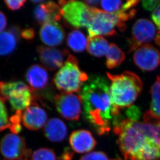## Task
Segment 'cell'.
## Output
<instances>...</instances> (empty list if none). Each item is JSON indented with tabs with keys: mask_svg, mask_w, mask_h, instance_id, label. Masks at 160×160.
Listing matches in <instances>:
<instances>
[{
	"mask_svg": "<svg viewBox=\"0 0 160 160\" xmlns=\"http://www.w3.org/2000/svg\"><path fill=\"white\" fill-rule=\"evenodd\" d=\"M84 116L99 135L106 134L122 118L120 108L112 103L107 81L93 76L83 85L81 92Z\"/></svg>",
	"mask_w": 160,
	"mask_h": 160,
	"instance_id": "obj_1",
	"label": "cell"
},
{
	"mask_svg": "<svg viewBox=\"0 0 160 160\" xmlns=\"http://www.w3.org/2000/svg\"><path fill=\"white\" fill-rule=\"evenodd\" d=\"M139 121L122 119L113 127L118 136V145L125 160H139L149 139L142 131Z\"/></svg>",
	"mask_w": 160,
	"mask_h": 160,
	"instance_id": "obj_2",
	"label": "cell"
},
{
	"mask_svg": "<svg viewBox=\"0 0 160 160\" xmlns=\"http://www.w3.org/2000/svg\"><path fill=\"white\" fill-rule=\"evenodd\" d=\"M110 80L109 88L112 103L119 108L132 106L143 88L141 78L132 72L125 71L120 75L107 73Z\"/></svg>",
	"mask_w": 160,
	"mask_h": 160,
	"instance_id": "obj_3",
	"label": "cell"
},
{
	"mask_svg": "<svg viewBox=\"0 0 160 160\" xmlns=\"http://www.w3.org/2000/svg\"><path fill=\"white\" fill-rule=\"evenodd\" d=\"M88 79V75L80 70L77 59L69 54L64 65L55 75L53 82L62 93H73L80 92L83 83Z\"/></svg>",
	"mask_w": 160,
	"mask_h": 160,
	"instance_id": "obj_4",
	"label": "cell"
},
{
	"mask_svg": "<svg viewBox=\"0 0 160 160\" xmlns=\"http://www.w3.org/2000/svg\"><path fill=\"white\" fill-rule=\"evenodd\" d=\"M30 87L24 82H0V100L8 101L13 111L24 110L35 101V98Z\"/></svg>",
	"mask_w": 160,
	"mask_h": 160,
	"instance_id": "obj_5",
	"label": "cell"
},
{
	"mask_svg": "<svg viewBox=\"0 0 160 160\" xmlns=\"http://www.w3.org/2000/svg\"><path fill=\"white\" fill-rule=\"evenodd\" d=\"M92 14L87 26L88 38L94 36H113L116 34V28L124 31L126 23L123 22L118 14L109 13L99 8H91Z\"/></svg>",
	"mask_w": 160,
	"mask_h": 160,
	"instance_id": "obj_6",
	"label": "cell"
},
{
	"mask_svg": "<svg viewBox=\"0 0 160 160\" xmlns=\"http://www.w3.org/2000/svg\"><path fill=\"white\" fill-rule=\"evenodd\" d=\"M59 4L61 16L69 24L76 28L87 27L92 11L83 2L60 1Z\"/></svg>",
	"mask_w": 160,
	"mask_h": 160,
	"instance_id": "obj_7",
	"label": "cell"
},
{
	"mask_svg": "<svg viewBox=\"0 0 160 160\" xmlns=\"http://www.w3.org/2000/svg\"><path fill=\"white\" fill-rule=\"evenodd\" d=\"M157 34L156 28L151 21L144 18L137 20L132 28L131 38L128 39V52L149 44L155 39Z\"/></svg>",
	"mask_w": 160,
	"mask_h": 160,
	"instance_id": "obj_8",
	"label": "cell"
},
{
	"mask_svg": "<svg viewBox=\"0 0 160 160\" xmlns=\"http://www.w3.org/2000/svg\"><path fill=\"white\" fill-rule=\"evenodd\" d=\"M56 109L65 119L77 121L82 112V100L81 95L73 93H61L54 97Z\"/></svg>",
	"mask_w": 160,
	"mask_h": 160,
	"instance_id": "obj_9",
	"label": "cell"
},
{
	"mask_svg": "<svg viewBox=\"0 0 160 160\" xmlns=\"http://www.w3.org/2000/svg\"><path fill=\"white\" fill-rule=\"evenodd\" d=\"M133 58L135 64L142 71H153L160 65V51L150 44L141 46L135 50Z\"/></svg>",
	"mask_w": 160,
	"mask_h": 160,
	"instance_id": "obj_10",
	"label": "cell"
},
{
	"mask_svg": "<svg viewBox=\"0 0 160 160\" xmlns=\"http://www.w3.org/2000/svg\"><path fill=\"white\" fill-rule=\"evenodd\" d=\"M27 149L24 138L18 135L8 134L0 142V152L8 160H19Z\"/></svg>",
	"mask_w": 160,
	"mask_h": 160,
	"instance_id": "obj_11",
	"label": "cell"
},
{
	"mask_svg": "<svg viewBox=\"0 0 160 160\" xmlns=\"http://www.w3.org/2000/svg\"><path fill=\"white\" fill-rule=\"evenodd\" d=\"M40 60L46 69L54 71L64 65L65 58L68 54L67 49H58L39 46L36 48Z\"/></svg>",
	"mask_w": 160,
	"mask_h": 160,
	"instance_id": "obj_12",
	"label": "cell"
},
{
	"mask_svg": "<svg viewBox=\"0 0 160 160\" xmlns=\"http://www.w3.org/2000/svg\"><path fill=\"white\" fill-rule=\"evenodd\" d=\"M47 114L44 109L40 107L35 101L23 112L22 122L26 128L37 131L44 127L47 122Z\"/></svg>",
	"mask_w": 160,
	"mask_h": 160,
	"instance_id": "obj_13",
	"label": "cell"
},
{
	"mask_svg": "<svg viewBox=\"0 0 160 160\" xmlns=\"http://www.w3.org/2000/svg\"><path fill=\"white\" fill-rule=\"evenodd\" d=\"M69 143L73 150L78 153L89 152L94 149L97 144L92 133L86 130L73 132L70 136Z\"/></svg>",
	"mask_w": 160,
	"mask_h": 160,
	"instance_id": "obj_14",
	"label": "cell"
},
{
	"mask_svg": "<svg viewBox=\"0 0 160 160\" xmlns=\"http://www.w3.org/2000/svg\"><path fill=\"white\" fill-rule=\"evenodd\" d=\"M39 34L42 42L50 47L60 45L65 38L64 28L57 22H51L43 24Z\"/></svg>",
	"mask_w": 160,
	"mask_h": 160,
	"instance_id": "obj_15",
	"label": "cell"
},
{
	"mask_svg": "<svg viewBox=\"0 0 160 160\" xmlns=\"http://www.w3.org/2000/svg\"><path fill=\"white\" fill-rule=\"evenodd\" d=\"M34 17L40 24L51 22H57L61 17V8L54 2L46 1L35 6L33 12Z\"/></svg>",
	"mask_w": 160,
	"mask_h": 160,
	"instance_id": "obj_16",
	"label": "cell"
},
{
	"mask_svg": "<svg viewBox=\"0 0 160 160\" xmlns=\"http://www.w3.org/2000/svg\"><path fill=\"white\" fill-rule=\"evenodd\" d=\"M26 78L32 91L44 89L49 82L47 71L39 64H33L29 67L26 72Z\"/></svg>",
	"mask_w": 160,
	"mask_h": 160,
	"instance_id": "obj_17",
	"label": "cell"
},
{
	"mask_svg": "<svg viewBox=\"0 0 160 160\" xmlns=\"http://www.w3.org/2000/svg\"><path fill=\"white\" fill-rule=\"evenodd\" d=\"M20 32L19 28L13 26L7 31L0 33V56H7L15 50Z\"/></svg>",
	"mask_w": 160,
	"mask_h": 160,
	"instance_id": "obj_18",
	"label": "cell"
},
{
	"mask_svg": "<svg viewBox=\"0 0 160 160\" xmlns=\"http://www.w3.org/2000/svg\"><path fill=\"white\" fill-rule=\"evenodd\" d=\"M44 134L51 142H61L66 138L67 127L59 118H51L44 126Z\"/></svg>",
	"mask_w": 160,
	"mask_h": 160,
	"instance_id": "obj_19",
	"label": "cell"
},
{
	"mask_svg": "<svg viewBox=\"0 0 160 160\" xmlns=\"http://www.w3.org/2000/svg\"><path fill=\"white\" fill-rule=\"evenodd\" d=\"M144 122H140L141 128L147 138L160 149V120L156 119L146 112L143 116Z\"/></svg>",
	"mask_w": 160,
	"mask_h": 160,
	"instance_id": "obj_20",
	"label": "cell"
},
{
	"mask_svg": "<svg viewBox=\"0 0 160 160\" xmlns=\"http://www.w3.org/2000/svg\"><path fill=\"white\" fill-rule=\"evenodd\" d=\"M109 45L106 38L101 36H96L88 38L86 49L89 54L100 58L107 52Z\"/></svg>",
	"mask_w": 160,
	"mask_h": 160,
	"instance_id": "obj_21",
	"label": "cell"
},
{
	"mask_svg": "<svg viewBox=\"0 0 160 160\" xmlns=\"http://www.w3.org/2000/svg\"><path fill=\"white\" fill-rule=\"evenodd\" d=\"M125 59V54L119 46L115 43L109 46L106 53V66L109 69L115 68L119 66Z\"/></svg>",
	"mask_w": 160,
	"mask_h": 160,
	"instance_id": "obj_22",
	"label": "cell"
},
{
	"mask_svg": "<svg viewBox=\"0 0 160 160\" xmlns=\"http://www.w3.org/2000/svg\"><path fill=\"white\" fill-rule=\"evenodd\" d=\"M150 109L148 112L156 119L160 120V76H157L156 81L151 87Z\"/></svg>",
	"mask_w": 160,
	"mask_h": 160,
	"instance_id": "obj_23",
	"label": "cell"
},
{
	"mask_svg": "<svg viewBox=\"0 0 160 160\" xmlns=\"http://www.w3.org/2000/svg\"><path fill=\"white\" fill-rule=\"evenodd\" d=\"M88 41L84 34L78 30L71 31L68 36L67 45L70 48L76 52H81L86 48Z\"/></svg>",
	"mask_w": 160,
	"mask_h": 160,
	"instance_id": "obj_24",
	"label": "cell"
},
{
	"mask_svg": "<svg viewBox=\"0 0 160 160\" xmlns=\"http://www.w3.org/2000/svg\"><path fill=\"white\" fill-rule=\"evenodd\" d=\"M160 159V149L151 141L148 140L142 149L139 160H159Z\"/></svg>",
	"mask_w": 160,
	"mask_h": 160,
	"instance_id": "obj_25",
	"label": "cell"
},
{
	"mask_svg": "<svg viewBox=\"0 0 160 160\" xmlns=\"http://www.w3.org/2000/svg\"><path fill=\"white\" fill-rule=\"evenodd\" d=\"M32 160H57V158L53 150L42 148L36 150L33 153Z\"/></svg>",
	"mask_w": 160,
	"mask_h": 160,
	"instance_id": "obj_26",
	"label": "cell"
},
{
	"mask_svg": "<svg viewBox=\"0 0 160 160\" xmlns=\"http://www.w3.org/2000/svg\"><path fill=\"white\" fill-rule=\"evenodd\" d=\"M123 4L122 1H101L100 5L106 12L115 14L122 10Z\"/></svg>",
	"mask_w": 160,
	"mask_h": 160,
	"instance_id": "obj_27",
	"label": "cell"
},
{
	"mask_svg": "<svg viewBox=\"0 0 160 160\" xmlns=\"http://www.w3.org/2000/svg\"><path fill=\"white\" fill-rule=\"evenodd\" d=\"M22 111L18 110L16 111L15 114L13 115L11 118H9V130L14 134H18L22 130V125L21 124L22 122Z\"/></svg>",
	"mask_w": 160,
	"mask_h": 160,
	"instance_id": "obj_28",
	"label": "cell"
},
{
	"mask_svg": "<svg viewBox=\"0 0 160 160\" xmlns=\"http://www.w3.org/2000/svg\"><path fill=\"white\" fill-rule=\"evenodd\" d=\"M10 127L9 118L4 102L0 100V132L3 131Z\"/></svg>",
	"mask_w": 160,
	"mask_h": 160,
	"instance_id": "obj_29",
	"label": "cell"
},
{
	"mask_svg": "<svg viewBox=\"0 0 160 160\" xmlns=\"http://www.w3.org/2000/svg\"><path fill=\"white\" fill-rule=\"evenodd\" d=\"M80 160H110L105 153L101 151H94L82 156Z\"/></svg>",
	"mask_w": 160,
	"mask_h": 160,
	"instance_id": "obj_30",
	"label": "cell"
},
{
	"mask_svg": "<svg viewBox=\"0 0 160 160\" xmlns=\"http://www.w3.org/2000/svg\"><path fill=\"white\" fill-rule=\"evenodd\" d=\"M126 115L128 118V119L133 121H138V120L141 115V109L138 107L134 105H132L128 107L126 112Z\"/></svg>",
	"mask_w": 160,
	"mask_h": 160,
	"instance_id": "obj_31",
	"label": "cell"
},
{
	"mask_svg": "<svg viewBox=\"0 0 160 160\" xmlns=\"http://www.w3.org/2000/svg\"><path fill=\"white\" fill-rule=\"evenodd\" d=\"M5 4L7 8L11 11H18L20 9L24 4L26 3V1L20 0V1H4Z\"/></svg>",
	"mask_w": 160,
	"mask_h": 160,
	"instance_id": "obj_32",
	"label": "cell"
},
{
	"mask_svg": "<svg viewBox=\"0 0 160 160\" xmlns=\"http://www.w3.org/2000/svg\"><path fill=\"white\" fill-rule=\"evenodd\" d=\"M160 3L157 0H147L142 2V6L148 11H153Z\"/></svg>",
	"mask_w": 160,
	"mask_h": 160,
	"instance_id": "obj_33",
	"label": "cell"
},
{
	"mask_svg": "<svg viewBox=\"0 0 160 160\" xmlns=\"http://www.w3.org/2000/svg\"><path fill=\"white\" fill-rule=\"evenodd\" d=\"M20 36L26 41L32 42L35 38V30L32 28L24 29L20 32Z\"/></svg>",
	"mask_w": 160,
	"mask_h": 160,
	"instance_id": "obj_34",
	"label": "cell"
},
{
	"mask_svg": "<svg viewBox=\"0 0 160 160\" xmlns=\"http://www.w3.org/2000/svg\"><path fill=\"white\" fill-rule=\"evenodd\" d=\"M152 19L158 30L160 31V3L153 12Z\"/></svg>",
	"mask_w": 160,
	"mask_h": 160,
	"instance_id": "obj_35",
	"label": "cell"
},
{
	"mask_svg": "<svg viewBox=\"0 0 160 160\" xmlns=\"http://www.w3.org/2000/svg\"><path fill=\"white\" fill-rule=\"evenodd\" d=\"M8 20L6 16L2 12L0 11V33L3 32L6 28Z\"/></svg>",
	"mask_w": 160,
	"mask_h": 160,
	"instance_id": "obj_36",
	"label": "cell"
},
{
	"mask_svg": "<svg viewBox=\"0 0 160 160\" xmlns=\"http://www.w3.org/2000/svg\"><path fill=\"white\" fill-rule=\"evenodd\" d=\"M100 2L101 1L98 0H88L83 2L90 8H98V6L100 4Z\"/></svg>",
	"mask_w": 160,
	"mask_h": 160,
	"instance_id": "obj_37",
	"label": "cell"
},
{
	"mask_svg": "<svg viewBox=\"0 0 160 160\" xmlns=\"http://www.w3.org/2000/svg\"><path fill=\"white\" fill-rule=\"evenodd\" d=\"M73 157V153L69 149H65L64 153L60 157V160H72Z\"/></svg>",
	"mask_w": 160,
	"mask_h": 160,
	"instance_id": "obj_38",
	"label": "cell"
},
{
	"mask_svg": "<svg viewBox=\"0 0 160 160\" xmlns=\"http://www.w3.org/2000/svg\"><path fill=\"white\" fill-rule=\"evenodd\" d=\"M31 155V150L30 149H27L25 154L19 160H29Z\"/></svg>",
	"mask_w": 160,
	"mask_h": 160,
	"instance_id": "obj_39",
	"label": "cell"
},
{
	"mask_svg": "<svg viewBox=\"0 0 160 160\" xmlns=\"http://www.w3.org/2000/svg\"><path fill=\"white\" fill-rule=\"evenodd\" d=\"M157 34H157V35L156 36V38L154 39V41H155L156 44L160 47V33L159 32Z\"/></svg>",
	"mask_w": 160,
	"mask_h": 160,
	"instance_id": "obj_40",
	"label": "cell"
},
{
	"mask_svg": "<svg viewBox=\"0 0 160 160\" xmlns=\"http://www.w3.org/2000/svg\"><path fill=\"white\" fill-rule=\"evenodd\" d=\"M45 1H40V0H37V1L33 0V1H31V2H32V3H35V4L38 5L45 3Z\"/></svg>",
	"mask_w": 160,
	"mask_h": 160,
	"instance_id": "obj_41",
	"label": "cell"
}]
</instances>
